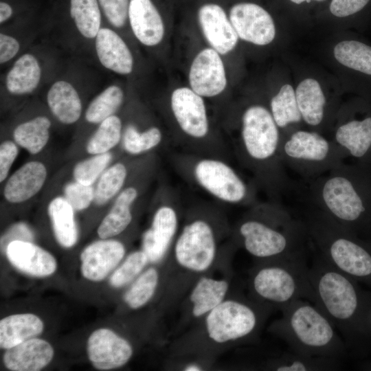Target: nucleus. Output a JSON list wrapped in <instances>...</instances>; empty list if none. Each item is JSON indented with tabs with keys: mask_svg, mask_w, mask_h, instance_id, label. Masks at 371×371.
Returning a JSON list of instances; mask_svg holds the SVG:
<instances>
[{
	"mask_svg": "<svg viewBox=\"0 0 371 371\" xmlns=\"http://www.w3.org/2000/svg\"><path fill=\"white\" fill-rule=\"evenodd\" d=\"M95 49L101 64L120 74L133 70V58L122 38L109 28H100L95 36Z\"/></svg>",
	"mask_w": 371,
	"mask_h": 371,
	"instance_id": "obj_25",
	"label": "nucleus"
},
{
	"mask_svg": "<svg viewBox=\"0 0 371 371\" xmlns=\"http://www.w3.org/2000/svg\"><path fill=\"white\" fill-rule=\"evenodd\" d=\"M113 154L106 153L91 155L78 161L72 170L74 180L87 186H93L104 171L110 166Z\"/></svg>",
	"mask_w": 371,
	"mask_h": 371,
	"instance_id": "obj_40",
	"label": "nucleus"
},
{
	"mask_svg": "<svg viewBox=\"0 0 371 371\" xmlns=\"http://www.w3.org/2000/svg\"><path fill=\"white\" fill-rule=\"evenodd\" d=\"M229 20L239 38L258 45H265L276 36L275 24L271 14L254 2L234 3L229 10Z\"/></svg>",
	"mask_w": 371,
	"mask_h": 371,
	"instance_id": "obj_15",
	"label": "nucleus"
},
{
	"mask_svg": "<svg viewBox=\"0 0 371 371\" xmlns=\"http://www.w3.org/2000/svg\"><path fill=\"white\" fill-rule=\"evenodd\" d=\"M159 282L155 268H149L133 283L124 295L125 303L133 309L144 306L154 295Z\"/></svg>",
	"mask_w": 371,
	"mask_h": 371,
	"instance_id": "obj_39",
	"label": "nucleus"
},
{
	"mask_svg": "<svg viewBox=\"0 0 371 371\" xmlns=\"http://www.w3.org/2000/svg\"><path fill=\"white\" fill-rule=\"evenodd\" d=\"M121 144L123 151L132 157L156 153L159 149L169 148L159 127L151 126L141 130L133 123L128 124L124 128Z\"/></svg>",
	"mask_w": 371,
	"mask_h": 371,
	"instance_id": "obj_28",
	"label": "nucleus"
},
{
	"mask_svg": "<svg viewBox=\"0 0 371 371\" xmlns=\"http://www.w3.org/2000/svg\"><path fill=\"white\" fill-rule=\"evenodd\" d=\"M229 289V284L226 280L201 277L190 295L192 315L195 317L207 315L225 300Z\"/></svg>",
	"mask_w": 371,
	"mask_h": 371,
	"instance_id": "obj_31",
	"label": "nucleus"
},
{
	"mask_svg": "<svg viewBox=\"0 0 371 371\" xmlns=\"http://www.w3.org/2000/svg\"><path fill=\"white\" fill-rule=\"evenodd\" d=\"M122 123L113 115L100 123L98 128L86 144V151L91 155L111 152L122 142Z\"/></svg>",
	"mask_w": 371,
	"mask_h": 371,
	"instance_id": "obj_36",
	"label": "nucleus"
},
{
	"mask_svg": "<svg viewBox=\"0 0 371 371\" xmlns=\"http://www.w3.org/2000/svg\"><path fill=\"white\" fill-rule=\"evenodd\" d=\"M43 321L32 313L9 315L0 321V347L8 349L42 333Z\"/></svg>",
	"mask_w": 371,
	"mask_h": 371,
	"instance_id": "obj_26",
	"label": "nucleus"
},
{
	"mask_svg": "<svg viewBox=\"0 0 371 371\" xmlns=\"http://www.w3.org/2000/svg\"><path fill=\"white\" fill-rule=\"evenodd\" d=\"M19 155L18 144L11 140H5L0 145V182L8 177L11 167Z\"/></svg>",
	"mask_w": 371,
	"mask_h": 371,
	"instance_id": "obj_44",
	"label": "nucleus"
},
{
	"mask_svg": "<svg viewBox=\"0 0 371 371\" xmlns=\"http://www.w3.org/2000/svg\"><path fill=\"white\" fill-rule=\"evenodd\" d=\"M280 310L282 315L270 330L288 345L290 350L306 356L341 357L345 345L340 334L313 302L297 300Z\"/></svg>",
	"mask_w": 371,
	"mask_h": 371,
	"instance_id": "obj_4",
	"label": "nucleus"
},
{
	"mask_svg": "<svg viewBox=\"0 0 371 371\" xmlns=\"http://www.w3.org/2000/svg\"><path fill=\"white\" fill-rule=\"evenodd\" d=\"M183 370L185 371H200L202 370V368L197 364L191 363L186 366Z\"/></svg>",
	"mask_w": 371,
	"mask_h": 371,
	"instance_id": "obj_47",
	"label": "nucleus"
},
{
	"mask_svg": "<svg viewBox=\"0 0 371 371\" xmlns=\"http://www.w3.org/2000/svg\"><path fill=\"white\" fill-rule=\"evenodd\" d=\"M234 243L258 261L307 252L308 243L303 220L297 219L278 202H258L237 223Z\"/></svg>",
	"mask_w": 371,
	"mask_h": 371,
	"instance_id": "obj_2",
	"label": "nucleus"
},
{
	"mask_svg": "<svg viewBox=\"0 0 371 371\" xmlns=\"http://www.w3.org/2000/svg\"><path fill=\"white\" fill-rule=\"evenodd\" d=\"M281 141V131L269 109L254 104L242 113L238 135L230 147L258 188L276 202L290 186L280 157Z\"/></svg>",
	"mask_w": 371,
	"mask_h": 371,
	"instance_id": "obj_1",
	"label": "nucleus"
},
{
	"mask_svg": "<svg viewBox=\"0 0 371 371\" xmlns=\"http://www.w3.org/2000/svg\"><path fill=\"white\" fill-rule=\"evenodd\" d=\"M20 45L14 37L0 34V63L1 64L11 60L17 54Z\"/></svg>",
	"mask_w": 371,
	"mask_h": 371,
	"instance_id": "obj_45",
	"label": "nucleus"
},
{
	"mask_svg": "<svg viewBox=\"0 0 371 371\" xmlns=\"http://www.w3.org/2000/svg\"><path fill=\"white\" fill-rule=\"evenodd\" d=\"M258 306L238 300H225L206 315L205 324L209 338L218 344L245 339L260 326Z\"/></svg>",
	"mask_w": 371,
	"mask_h": 371,
	"instance_id": "obj_13",
	"label": "nucleus"
},
{
	"mask_svg": "<svg viewBox=\"0 0 371 371\" xmlns=\"http://www.w3.org/2000/svg\"><path fill=\"white\" fill-rule=\"evenodd\" d=\"M87 350L90 362L100 370L120 368L133 355L130 343L109 328L93 331L87 340Z\"/></svg>",
	"mask_w": 371,
	"mask_h": 371,
	"instance_id": "obj_17",
	"label": "nucleus"
},
{
	"mask_svg": "<svg viewBox=\"0 0 371 371\" xmlns=\"http://www.w3.org/2000/svg\"><path fill=\"white\" fill-rule=\"evenodd\" d=\"M169 108L177 126L173 140L180 151L232 161L229 146L211 128L202 96L192 89L177 88L170 95Z\"/></svg>",
	"mask_w": 371,
	"mask_h": 371,
	"instance_id": "obj_8",
	"label": "nucleus"
},
{
	"mask_svg": "<svg viewBox=\"0 0 371 371\" xmlns=\"http://www.w3.org/2000/svg\"><path fill=\"white\" fill-rule=\"evenodd\" d=\"M99 5L111 25L123 27L128 19L130 0H98Z\"/></svg>",
	"mask_w": 371,
	"mask_h": 371,
	"instance_id": "obj_43",
	"label": "nucleus"
},
{
	"mask_svg": "<svg viewBox=\"0 0 371 371\" xmlns=\"http://www.w3.org/2000/svg\"><path fill=\"white\" fill-rule=\"evenodd\" d=\"M70 15L80 33L95 38L100 29L101 12L98 0H70Z\"/></svg>",
	"mask_w": 371,
	"mask_h": 371,
	"instance_id": "obj_37",
	"label": "nucleus"
},
{
	"mask_svg": "<svg viewBox=\"0 0 371 371\" xmlns=\"http://www.w3.org/2000/svg\"><path fill=\"white\" fill-rule=\"evenodd\" d=\"M12 14V7L4 1H1L0 3V22L1 23L5 22Z\"/></svg>",
	"mask_w": 371,
	"mask_h": 371,
	"instance_id": "obj_46",
	"label": "nucleus"
},
{
	"mask_svg": "<svg viewBox=\"0 0 371 371\" xmlns=\"http://www.w3.org/2000/svg\"><path fill=\"white\" fill-rule=\"evenodd\" d=\"M303 221L315 254L350 278L371 276V252L355 232L314 207Z\"/></svg>",
	"mask_w": 371,
	"mask_h": 371,
	"instance_id": "obj_7",
	"label": "nucleus"
},
{
	"mask_svg": "<svg viewBox=\"0 0 371 371\" xmlns=\"http://www.w3.org/2000/svg\"><path fill=\"white\" fill-rule=\"evenodd\" d=\"M5 254L16 269L29 276L47 277L57 267L56 260L49 252L30 241H10L5 247Z\"/></svg>",
	"mask_w": 371,
	"mask_h": 371,
	"instance_id": "obj_21",
	"label": "nucleus"
},
{
	"mask_svg": "<svg viewBox=\"0 0 371 371\" xmlns=\"http://www.w3.org/2000/svg\"><path fill=\"white\" fill-rule=\"evenodd\" d=\"M269 111L280 130L297 124L302 120L295 96L290 85H283L273 95L269 104Z\"/></svg>",
	"mask_w": 371,
	"mask_h": 371,
	"instance_id": "obj_35",
	"label": "nucleus"
},
{
	"mask_svg": "<svg viewBox=\"0 0 371 371\" xmlns=\"http://www.w3.org/2000/svg\"><path fill=\"white\" fill-rule=\"evenodd\" d=\"M290 1H292L294 3L300 4V3H302L304 2L309 3V2L312 1H324V0H290Z\"/></svg>",
	"mask_w": 371,
	"mask_h": 371,
	"instance_id": "obj_48",
	"label": "nucleus"
},
{
	"mask_svg": "<svg viewBox=\"0 0 371 371\" xmlns=\"http://www.w3.org/2000/svg\"><path fill=\"white\" fill-rule=\"evenodd\" d=\"M157 171L156 159L137 174L117 195L98 228L97 233L101 239L117 236L128 227L133 219L134 206L139 201Z\"/></svg>",
	"mask_w": 371,
	"mask_h": 371,
	"instance_id": "obj_14",
	"label": "nucleus"
},
{
	"mask_svg": "<svg viewBox=\"0 0 371 371\" xmlns=\"http://www.w3.org/2000/svg\"><path fill=\"white\" fill-rule=\"evenodd\" d=\"M128 19L133 34L144 45L154 46L162 40L164 20L153 0H130Z\"/></svg>",
	"mask_w": 371,
	"mask_h": 371,
	"instance_id": "obj_22",
	"label": "nucleus"
},
{
	"mask_svg": "<svg viewBox=\"0 0 371 371\" xmlns=\"http://www.w3.org/2000/svg\"><path fill=\"white\" fill-rule=\"evenodd\" d=\"M191 89L202 97H214L225 89L227 79L219 54L205 48L194 58L189 73Z\"/></svg>",
	"mask_w": 371,
	"mask_h": 371,
	"instance_id": "obj_19",
	"label": "nucleus"
},
{
	"mask_svg": "<svg viewBox=\"0 0 371 371\" xmlns=\"http://www.w3.org/2000/svg\"><path fill=\"white\" fill-rule=\"evenodd\" d=\"M50 120L46 116H37L19 124L13 131L14 141L31 155L39 153L49 139Z\"/></svg>",
	"mask_w": 371,
	"mask_h": 371,
	"instance_id": "obj_33",
	"label": "nucleus"
},
{
	"mask_svg": "<svg viewBox=\"0 0 371 371\" xmlns=\"http://www.w3.org/2000/svg\"><path fill=\"white\" fill-rule=\"evenodd\" d=\"M153 203L151 221L142 235V249L149 262L155 263L162 260L173 246L179 232L183 206L178 190L165 181L159 184Z\"/></svg>",
	"mask_w": 371,
	"mask_h": 371,
	"instance_id": "obj_12",
	"label": "nucleus"
},
{
	"mask_svg": "<svg viewBox=\"0 0 371 371\" xmlns=\"http://www.w3.org/2000/svg\"><path fill=\"white\" fill-rule=\"evenodd\" d=\"M63 196L75 211H82L94 202L95 188L74 180L65 184Z\"/></svg>",
	"mask_w": 371,
	"mask_h": 371,
	"instance_id": "obj_42",
	"label": "nucleus"
},
{
	"mask_svg": "<svg viewBox=\"0 0 371 371\" xmlns=\"http://www.w3.org/2000/svg\"><path fill=\"white\" fill-rule=\"evenodd\" d=\"M41 70L37 59L30 54L22 55L6 76L8 91L16 95L32 92L38 86Z\"/></svg>",
	"mask_w": 371,
	"mask_h": 371,
	"instance_id": "obj_32",
	"label": "nucleus"
},
{
	"mask_svg": "<svg viewBox=\"0 0 371 371\" xmlns=\"http://www.w3.org/2000/svg\"><path fill=\"white\" fill-rule=\"evenodd\" d=\"M307 252L258 261L251 275L250 287L262 304L277 308L297 300L312 302L313 293L309 278Z\"/></svg>",
	"mask_w": 371,
	"mask_h": 371,
	"instance_id": "obj_9",
	"label": "nucleus"
},
{
	"mask_svg": "<svg viewBox=\"0 0 371 371\" xmlns=\"http://www.w3.org/2000/svg\"><path fill=\"white\" fill-rule=\"evenodd\" d=\"M295 91L302 120L313 128L319 127L325 118L326 99L319 82L313 78L302 80Z\"/></svg>",
	"mask_w": 371,
	"mask_h": 371,
	"instance_id": "obj_29",
	"label": "nucleus"
},
{
	"mask_svg": "<svg viewBox=\"0 0 371 371\" xmlns=\"http://www.w3.org/2000/svg\"><path fill=\"white\" fill-rule=\"evenodd\" d=\"M196 15L203 33L212 48L226 54L236 45L238 36L223 6L216 1H205Z\"/></svg>",
	"mask_w": 371,
	"mask_h": 371,
	"instance_id": "obj_18",
	"label": "nucleus"
},
{
	"mask_svg": "<svg viewBox=\"0 0 371 371\" xmlns=\"http://www.w3.org/2000/svg\"><path fill=\"white\" fill-rule=\"evenodd\" d=\"M312 302L348 337L359 308V296L351 278L315 254L309 266Z\"/></svg>",
	"mask_w": 371,
	"mask_h": 371,
	"instance_id": "obj_10",
	"label": "nucleus"
},
{
	"mask_svg": "<svg viewBox=\"0 0 371 371\" xmlns=\"http://www.w3.org/2000/svg\"><path fill=\"white\" fill-rule=\"evenodd\" d=\"M122 89L111 85L98 95L89 104L86 112V120L92 124H100L105 119L115 115L124 102Z\"/></svg>",
	"mask_w": 371,
	"mask_h": 371,
	"instance_id": "obj_38",
	"label": "nucleus"
},
{
	"mask_svg": "<svg viewBox=\"0 0 371 371\" xmlns=\"http://www.w3.org/2000/svg\"><path fill=\"white\" fill-rule=\"evenodd\" d=\"M47 102L52 113L63 124H74L81 115L80 96L75 88L66 81L59 80L52 85Z\"/></svg>",
	"mask_w": 371,
	"mask_h": 371,
	"instance_id": "obj_27",
	"label": "nucleus"
},
{
	"mask_svg": "<svg viewBox=\"0 0 371 371\" xmlns=\"http://www.w3.org/2000/svg\"><path fill=\"white\" fill-rule=\"evenodd\" d=\"M350 117L339 124L333 140L355 162L371 165V109L361 106Z\"/></svg>",
	"mask_w": 371,
	"mask_h": 371,
	"instance_id": "obj_16",
	"label": "nucleus"
},
{
	"mask_svg": "<svg viewBox=\"0 0 371 371\" xmlns=\"http://www.w3.org/2000/svg\"><path fill=\"white\" fill-rule=\"evenodd\" d=\"M75 210L63 196L53 198L47 206V213L55 238L60 245L71 248L78 240Z\"/></svg>",
	"mask_w": 371,
	"mask_h": 371,
	"instance_id": "obj_30",
	"label": "nucleus"
},
{
	"mask_svg": "<svg viewBox=\"0 0 371 371\" xmlns=\"http://www.w3.org/2000/svg\"><path fill=\"white\" fill-rule=\"evenodd\" d=\"M124 245L114 239H101L87 246L81 252V273L91 281L98 282L107 275L122 260Z\"/></svg>",
	"mask_w": 371,
	"mask_h": 371,
	"instance_id": "obj_20",
	"label": "nucleus"
},
{
	"mask_svg": "<svg viewBox=\"0 0 371 371\" xmlns=\"http://www.w3.org/2000/svg\"><path fill=\"white\" fill-rule=\"evenodd\" d=\"M308 182L314 208L355 233L371 227V165L344 161Z\"/></svg>",
	"mask_w": 371,
	"mask_h": 371,
	"instance_id": "obj_3",
	"label": "nucleus"
},
{
	"mask_svg": "<svg viewBox=\"0 0 371 371\" xmlns=\"http://www.w3.org/2000/svg\"><path fill=\"white\" fill-rule=\"evenodd\" d=\"M47 176L43 163L36 160L26 162L8 179L3 190L4 199L10 203L30 200L43 187Z\"/></svg>",
	"mask_w": 371,
	"mask_h": 371,
	"instance_id": "obj_23",
	"label": "nucleus"
},
{
	"mask_svg": "<svg viewBox=\"0 0 371 371\" xmlns=\"http://www.w3.org/2000/svg\"><path fill=\"white\" fill-rule=\"evenodd\" d=\"M280 157L285 168L307 181L327 173L348 159L333 139L317 131L304 130L282 134Z\"/></svg>",
	"mask_w": 371,
	"mask_h": 371,
	"instance_id": "obj_11",
	"label": "nucleus"
},
{
	"mask_svg": "<svg viewBox=\"0 0 371 371\" xmlns=\"http://www.w3.org/2000/svg\"><path fill=\"white\" fill-rule=\"evenodd\" d=\"M169 161L186 182L219 202L248 207L258 202L254 181L246 179L229 161L180 150L170 154Z\"/></svg>",
	"mask_w": 371,
	"mask_h": 371,
	"instance_id": "obj_5",
	"label": "nucleus"
},
{
	"mask_svg": "<svg viewBox=\"0 0 371 371\" xmlns=\"http://www.w3.org/2000/svg\"><path fill=\"white\" fill-rule=\"evenodd\" d=\"M148 262L142 249L131 253L111 276V285L115 288L126 285L140 273Z\"/></svg>",
	"mask_w": 371,
	"mask_h": 371,
	"instance_id": "obj_41",
	"label": "nucleus"
},
{
	"mask_svg": "<svg viewBox=\"0 0 371 371\" xmlns=\"http://www.w3.org/2000/svg\"><path fill=\"white\" fill-rule=\"evenodd\" d=\"M337 359L306 356L291 350L273 359L269 368L276 371L334 370L339 368Z\"/></svg>",
	"mask_w": 371,
	"mask_h": 371,
	"instance_id": "obj_34",
	"label": "nucleus"
},
{
	"mask_svg": "<svg viewBox=\"0 0 371 371\" xmlns=\"http://www.w3.org/2000/svg\"><path fill=\"white\" fill-rule=\"evenodd\" d=\"M53 357L51 344L34 337L7 349L3 361L9 370L38 371L49 364Z\"/></svg>",
	"mask_w": 371,
	"mask_h": 371,
	"instance_id": "obj_24",
	"label": "nucleus"
},
{
	"mask_svg": "<svg viewBox=\"0 0 371 371\" xmlns=\"http://www.w3.org/2000/svg\"><path fill=\"white\" fill-rule=\"evenodd\" d=\"M229 229L223 211L209 202H199L185 212V221L173 244L176 262L195 273L213 264L221 238Z\"/></svg>",
	"mask_w": 371,
	"mask_h": 371,
	"instance_id": "obj_6",
	"label": "nucleus"
}]
</instances>
